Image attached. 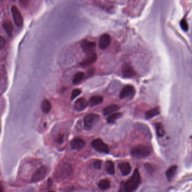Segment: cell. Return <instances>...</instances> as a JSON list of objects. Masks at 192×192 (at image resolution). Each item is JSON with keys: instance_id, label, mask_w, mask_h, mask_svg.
I'll return each mask as SVG.
<instances>
[{"instance_id": "14", "label": "cell", "mask_w": 192, "mask_h": 192, "mask_svg": "<svg viewBox=\"0 0 192 192\" xmlns=\"http://www.w3.org/2000/svg\"><path fill=\"white\" fill-rule=\"evenodd\" d=\"M59 175L62 178L68 177L70 176L72 172V168L71 166L68 164H64L62 166L59 170Z\"/></svg>"}, {"instance_id": "20", "label": "cell", "mask_w": 192, "mask_h": 192, "mask_svg": "<svg viewBox=\"0 0 192 192\" xmlns=\"http://www.w3.org/2000/svg\"><path fill=\"white\" fill-rule=\"evenodd\" d=\"M177 168H178V166L175 165L172 166L168 168V170L166 172V175L168 181H170L172 179V178L174 176L176 172Z\"/></svg>"}, {"instance_id": "24", "label": "cell", "mask_w": 192, "mask_h": 192, "mask_svg": "<svg viewBox=\"0 0 192 192\" xmlns=\"http://www.w3.org/2000/svg\"><path fill=\"white\" fill-rule=\"evenodd\" d=\"M85 77V74L82 72H79L76 73L73 79V83L74 85H77L80 84V82L83 80Z\"/></svg>"}, {"instance_id": "4", "label": "cell", "mask_w": 192, "mask_h": 192, "mask_svg": "<svg viewBox=\"0 0 192 192\" xmlns=\"http://www.w3.org/2000/svg\"><path fill=\"white\" fill-rule=\"evenodd\" d=\"M48 172V168L46 166H42L40 167L34 174L31 180V183H37L45 179Z\"/></svg>"}, {"instance_id": "12", "label": "cell", "mask_w": 192, "mask_h": 192, "mask_svg": "<svg viewBox=\"0 0 192 192\" xmlns=\"http://www.w3.org/2000/svg\"><path fill=\"white\" fill-rule=\"evenodd\" d=\"M135 89L131 85H126L123 87L121 92L120 93L119 97L121 99H125L128 96H130L134 94Z\"/></svg>"}, {"instance_id": "16", "label": "cell", "mask_w": 192, "mask_h": 192, "mask_svg": "<svg viewBox=\"0 0 192 192\" xmlns=\"http://www.w3.org/2000/svg\"><path fill=\"white\" fill-rule=\"evenodd\" d=\"M119 108H120V107L118 105H116V104L111 105V106H106V108H104L103 113L105 116L109 115L112 113L118 111Z\"/></svg>"}, {"instance_id": "13", "label": "cell", "mask_w": 192, "mask_h": 192, "mask_svg": "<svg viewBox=\"0 0 192 192\" xmlns=\"http://www.w3.org/2000/svg\"><path fill=\"white\" fill-rule=\"evenodd\" d=\"M122 74L125 78H132L135 75V72L132 66L125 64L122 68Z\"/></svg>"}, {"instance_id": "23", "label": "cell", "mask_w": 192, "mask_h": 192, "mask_svg": "<svg viewBox=\"0 0 192 192\" xmlns=\"http://www.w3.org/2000/svg\"><path fill=\"white\" fill-rule=\"evenodd\" d=\"M98 186L100 189H101L103 191H105V190L108 189L109 188H110L111 183L107 179H102L99 182Z\"/></svg>"}, {"instance_id": "29", "label": "cell", "mask_w": 192, "mask_h": 192, "mask_svg": "<svg viewBox=\"0 0 192 192\" xmlns=\"http://www.w3.org/2000/svg\"><path fill=\"white\" fill-rule=\"evenodd\" d=\"M102 165V161L101 160H97L93 163V166L94 168L96 170H100Z\"/></svg>"}, {"instance_id": "25", "label": "cell", "mask_w": 192, "mask_h": 192, "mask_svg": "<svg viewBox=\"0 0 192 192\" xmlns=\"http://www.w3.org/2000/svg\"><path fill=\"white\" fill-rule=\"evenodd\" d=\"M122 116L121 113H114L110 115L106 119L108 123H113L117 119L119 118Z\"/></svg>"}, {"instance_id": "18", "label": "cell", "mask_w": 192, "mask_h": 192, "mask_svg": "<svg viewBox=\"0 0 192 192\" xmlns=\"http://www.w3.org/2000/svg\"><path fill=\"white\" fill-rule=\"evenodd\" d=\"M3 27L9 37H11L13 33V26L11 21H5L3 23Z\"/></svg>"}, {"instance_id": "28", "label": "cell", "mask_w": 192, "mask_h": 192, "mask_svg": "<svg viewBox=\"0 0 192 192\" xmlns=\"http://www.w3.org/2000/svg\"><path fill=\"white\" fill-rule=\"evenodd\" d=\"M180 26L181 27V28L184 31H188V23L186 22L185 19H182L180 21Z\"/></svg>"}, {"instance_id": "21", "label": "cell", "mask_w": 192, "mask_h": 192, "mask_svg": "<svg viewBox=\"0 0 192 192\" xmlns=\"http://www.w3.org/2000/svg\"><path fill=\"white\" fill-rule=\"evenodd\" d=\"M105 168L106 172L110 175H114L115 173L114 165L112 161H106L105 163Z\"/></svg>"}, {"instance_id": "5", "label": "cell", "mask_w": 192, "mask_h": 192, "mask_svg": "<svg viewBox=\"0 0 192 192\" xmlns=\"http://www.w3.org/2000/svg\"><path fill=\"white\" fill-rule=\"evenodd\" d=\"M91 145L93 148L97 152L103 153H108L109 152V149L108 146L100 139H96L94 140Z\"/></svg>"}, {"instance_id": "32", "label": "cell", "mask_w": 192, "mask_h": 192, "mask_svg": "<svg viewBox=\"0 0 192 192\" xmlns=\"http://www.w3.org/2000/svg\"><path fill=\"white\" fill-rule=\"evenodd\" d=\"M94 73H95V69H94V68H90V69L89 70V71L87 72V74H89V75H88V77L92 76L93 74H94Z\"/></svg>"}, {"instance_id": "34", "label": "cell", "mask_w": 192, "mask_h": 192, "mask_svg": "<svg viewBox=\"0 0 192 192\" xmlns=\"http://www.w3.org/2000/svg\"><path fill=\"white\" fill-rule=\"evenodd\" d=\"M54 192V191H50V192Z\"/></svg>"}, {"instance_id": "15", "label": "cell", "mask_w": 192, "mask_h": 192, "mask_svg": "<svg viewBox=\"0 0 192 192\" xmlns=\"http://www.w3.org/2000/svg\"><path fill=\"white\" fill-rule=\"evenodd\" d=\"M118 168L123 176L128 175L131 171V166L128 162H121L118 163Z\"/></svg>"}, {"instance_id": "10", "label": "cell", "mask_w": 192, "mask_h": 192, "mask_svg": "<svg viewBox=\"0 0 192 192\" xmlns=\"http://www.w3.org/2000/svg\"><path fill=\"white\" fill-rule=\"evenodd\" d=\"M85 140L79 137L74 138L70 143L71 148L74 150H80L85 146Z\"/></svg>"}, {"instance_id": "7", "label": "cell", "mask_w": 192, "mask_h": 192, "mask_svg": "<svg viewBox=\"0 0 192 192\" xmlns=\"http://www.w3.org/2000/svg\"><path fill=\"white\" fill-rule=\"evenodd\" d=\"M97 60V54L94 51L86 54V56L81 61L80 64L82 66H87L93 64Z\"/></svg>"}, {"instance_id": "31", "label": "cell", "mask_w": 192, "mask_h": 192, "mask_svg": "<svg viewBox=\"0 0 192 192\" xmlns=\"http://www.w3.org/2000/svg\"><path fill=\"white\" fill-rule=\"evenodd\" d=\"M63 139H64V135H60L56 139V141H57V143H58L59 144H61L63 141Z\"/></svg>"}, {"instance_id": "11", "label": "cell", "mask_w": 192, "mask_h": 192, "mask_svg": "<svg viewBox=\"0 0 192 192\" xmlns=\"http://www.w3.org/2000/svg\"><path fill=\"white\" fill-rule=\"evenodd\" d=\"M89 106V102L84 98H80L74 103V109L76 111L81 112Z\"/></svg>"}, {"instance_id": "19", "label": "cell", "mask_w": 192, "mask_h": 192, "mask_svg": "<svg viewBox=\"0 0 192 192\" xmlns=\"http://www.w3.org/2000/svg\"><path fill=\"white\" fill-rule=\"evenodd\" d=\"M41 108L43 112L47 113L51 109V104L48 100L44 99L42 101Z\"/></svg>"}, {"instance_id": "27", "label": "cell", "mask_w": 192, "mask_h": 192, "mask_svg": "<svg viewBox=\"0 0 192 192\" xmlns=\"http://www.w3.org/2000/svg\"><path fill=\"white\" fill-rule=\"evenodd\" d=\"M81 93V90L79 89H76L73 90L72 93L71 94V99L73 100L76 98L77 96H78Z\"/></svg>"}, {"instance_id": "3", "label": "cell", "mask_w": 192, "mask_h": 192, "mask_svg": "<svg viewBox=\"0 0 192 192\" xmlns=\"http://www.w3.org/2000/svg\"><path fill=\"white\" fill-rule=\"evenodd\" d=\"M100 119L99 115L95 113L87 114L84 119V128L86 130H90Z\"/></svg>"}, {"instance_id": "1", "label": "cell", "mask_w": 192, "mask_h": 192, "mask_svg": "<svg viewBox=\"0 0 192 192\" xmlns=\"http://www.w3.org/2000/svg\"><path fill=\"white\" fill-rule=\"evenodd\" d=\"M141 181L140 174L138 169H135L133 176L126 181L125 184V191L126 192H135L138 188Z\"/></svg>"}, {"instance_id": "30", "label": "cell", "mask_w": 192, "mask_h": 192, "mask_svg": "<svg viewBox=\"0 0 192 192\" xmlns=\"http://www.w3.org/2000/svg\"><path fill=\"white\" fill-rule=\"evenodd\" d=\"M5 44H6V41H5V39L2 36H1V39H0V49H1V50L3 49V48L5 46Z\"/></svg>"}, {"instance_id": "17", "label": "cell", "mask_w": 192, "mask_h": 192, "mask_svg": "<svg viewBox=\"0 0 192 192\" xmlns=\"http://www.w3.org/2000/svg\"><path fill=\"white\" fill-rule=\"evenodd\" d=\"M103 101V96L99 95L93 96L92 97H91L89 100V105L91 106H95L101 103Z\"/></svg>"}, {"instance_id": "2", "label": "cell", "mask_w": 192, "mask_h": 192, "mask_svg": "<svg viewBox=\"0 0 192 192\" xmlns=\"http://www.w3.org/2000/svg\"><path fill=\"white\" fill-rule=\"evenodd\" d=\"M151 154L149 147L144 145H138L133 147L131 150V155L137 158H146Z\"/></svg>"}, {"instance_id": "6", "label": "cell", "mask_w": 192, "mask_h": 192, "mask_svg": "<svg viewBox=\"0 0 192 192\" xmlns=\"http://www.w3.org/2000/svg\"><path fill=\"white\" fill-rule=\"evenodd\" d=\"M11 11L15 25L17 27H21L23 24V18L19 10L18 9L17 7L14 5L11 7Z\"/></svg>"}, {"instance_id": "26", "label": "cell", "mask_w": 192, "mask_h": 192, "mask_svg": "<svg viewBox=\"0 0 192 192\" xmlns=\"http://www.w3.org/2000/svg\"><path fill=\"white\" fill-rule=\"evenodd\" d=\"M156 129L157 134L159 137H163L165 135V131L163 126L161 123H157L156 125Z\"/></svg>"}, {"instance_id": "8", "label": "cell", "mask_w": 192, "mask_h": 192, "mask_svg": "<svg viewBox=\"0 0 192 192\" xmlns=\"http://www.w3.org/2000/svg\"><path fill=\"white\" fill-rule=\"evenodd\" d=\"M111 37L109 34L104 33L102 34L99 40V47L101 50H104L109 46L111 43Z\"/></svg>"}, {"instance_id": "22", "label": "cell", "mask_w": 192, "mask_h": 192, "mask_svg": "<svg viewBox=\"0 0 192 192\" xmlns=\"http://www.w3.org/2000/svg\"><path fill=\"white\" fill-rule=\"evenodd\" d=\"M160 113V110L158 108H155L152 109L148 111L146 113V118L147 119H151L155 116H158Z\"/></svg>"}, {"instance_id": "33", "label": "cell", "mask_w": 192, "mask_h": 192, "mask_svg": "<svg viewBox=\"0 0 192 192\" xmlns=\"http://www.w3.org/2000/svg\"><path fill=\"white\" fill-rule=\"evenodd\" d=\"M1 192H3V186L2 185V184H1Z\"/></svg>"}, {"instance_id": "9", "label": "cell", "mask_w": 192, "mask_h": 192, "mask_svg": "<svg viewBox=\"0 0 192 192\" xmlns=\"http://www.w3.org/2000/svg\"><path fill=\"white\" fill-rule=\"evenodd\" d=\"M81 47L86 54L94 52L96 44L94 42L84 40L81 42Z\"/></svg>"}]
</instances>
